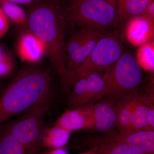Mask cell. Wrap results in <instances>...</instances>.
I'll return each instance as SVG.
<instances>
[{
  "instance_id": "cell-11",
  "label": "cell",
  "mask_w": 154,
  "mask_h": 154,
  "mask_svg": "<svg viewBox=\"0 0 154 154\" xmlns=\"http://www.w3.org/2000/svg\"><path fill=\"white\" fill-rule=\"evenodd\" d=\"M91 151L95 154H146L125 143L113 134L105 138L90 141Z\"/></svg>"
},
{
  "instance_id": "cell-3",
  "label": "cell",
  "mask_w": 154,
  "mask_h": 154,
  "mask_svg": "<svg viewBox=\"0 0 154 154\" xmlns=\"http://www.w3.org/2000/svg\"><path fill=\"white\" fill-rule=\"evenodd\" d=\"M121 40L109 33L98 42L85 60L73 69L66 71L63 82L66 90L73 88L78 80L92 74L106 71L117 61L123 53Z\"/></svg>"
},
{
  "instance_id": "cell-28",
  "label": "cell",
  "mask_w": 154,
  "mask_h": 154,
  "mask_svg": "<svg viewBox=\"0 0 154 154\" xmlns=\"http://www.w3.org/2000/svg\"><path fill=\"white\" fill-rule=\"evenodd\" d=\"M82 154H95L94 152L90 151L87 152L85 153Z\"/></svg>"
},
{
  "instance_id": "cell-26",
  "label": "cell",
  "mask_w": 154,
  "mask_h": 154,
  "mask_svg": "<svg viewBox=\"0 0 154 154\" xmlns=\"http://www.w3.org/2000/svg\"><path fill=\"white\" fill-rule=\"evenodd\" d=\"M43 154H68L66 150L63 148L53 149L48 151L45 152Z\"/></svg>"
},
{
  "instance_id": "cell-2",
  "label": "cell",
  "mask_w": 154,
  "mask_h": 154,
  "mask_svg": "<svg viewBox=\"0 0 154 154\" xmlns=\"http://www.w3.org/2000/svg\"><path fill=\"white\" fill-rule=\"evenodd\" d=\"M51 77L44 69H23L0 95V125L37 104L48 105Z\"/></svg>"
},
{
  "instance_id": "cell-10",
  "label": "cell",
  "mask_w": 154,
  "mask_h": 154,
  "mask_svg": "<svg viewBox=\"0 0 154 154\" xmlns=\"http://www.w3.org/2000/svg\"><path fill=\"white\" fill-rule=\"evenodd\" d=\"M125 31L130 43L140 46L153 37L154 22L142 15L137 16L126 22Z\"/></svg>"
},
{
  "instance_id": "cell-30",
  "label": "cell",
  "mask_w": 154,
  "mask_h": 154,
  "mask_svg": "<svg viewBox=\"0 0 154 154\" xmlns=\"http://www.w3.org/2000/svg\"><path fill=\"white\" fill-rule=\"evenodd\" d=\"M3 131H2L0 129V140H1V137H2V134Z\"/></svg>"
},
{
  "instance_id": "cell-25",
  "label": "cell",
  "mask_w": 154,
  "mask_h": 154,
  "mask_svg": "<svg viewBox=\"0 0 154 154\" xmlns=\"http://www.w3.org/2000/svg\"><path fill=\"white\" fill-rule=\"evenodd\" d=\"M41 0H0V5L4 3H11L21 5H31Z\"/></svg>"
},
{
  "instance_id": "cell-1",
  "label": "cell",
  "mask_w": 154,
  "mask_h": 154,
  "mask_svg": "<svg viewBox=\"0 0 154 154\" xmlns=\"http://www.w3.org/2000/svg\"><path fill=\"white\" fill-rule=\"evenodd\" d=\"M30 6L26 27L44 42L51 63L63 83L67 71L63 12L56 0H41Z\"/></svg>"
},
{
  "instance_id": "cell-14",
  "label": "cell",
  "mask_w": 154,
  "mask_h": 154,
  "mask_svg": "<svg viewBox=\"0 0 154 154\" xmlns=\"http://www.w3.org/2000/svg\"><path fill=\"white\" fill-rule=\"evenodd\" d=\"M152 0H116L118 22L126 23L129 19L140 16Z\"/></svg>"
},
{
  "instance_id": "cell-27",
  "label": "cell",
  "mask_w": 154,
  "mask_h": 154,
  "mask_svg": "<svg viewBox=\"0 0 154 154\" xmlns=\"http://www.w3.org/2000/svg\"><path fill=\"white\" fill-rule=\"evenodd\" d=\"M5 87L6 86L4 85V83L2 81L0 80V95L2 93L3 91H4V89L5 88Z\"/></svg>"
},
{
  "instance_id": "cell-5",
  "label": "cell",
  "mask_w": 154,
  "mask_h": 154,
  "mask_svg": "<svg viewBox=\"0 0 154 154\" xmlns=\"http://www.w3.org/2000/svg\"><path fill=\"white\" fill-rule=\"evenodd\" d=\"M105 88L98 99L108 95L124 94L135 90L142 80L140 67L136 58L124 53L103 75Z\"/></svg>"
},
{
  "instance_id": "cell-6",
  "label": "cell",
  "mask_w": 154,
  "mask_h": 154,
  "mask_svg": "<svg viewBox=\"0 0 154 154\" xmlns=\"http://www.w3.org/2000/svg\"><path fill=\"white\" fill-rule=\"evenodd\" d=\"M47 106L42 104L32 106L5 129L25 146L28 154L34 153L42 144L46 129L44 116Z\"/></svg>"
},
{
  "instance_id": "cell-9",
  "label": "cell",
  "mask_w": 154,
  "mask_h": 154,
  "mask_svg": "<svg viewBox=\"0 0 154 154\" xmlns=\"http://www.w3.org/2000/svg\"><path fill=\"white\" fill-rule=\"evenodd\" d=\"M55 125L69 131L94 128L92 106L66 110L57 119Z\"/></svg>"
},
{
  "instance_id": "cell-24",
  "label": "cell",
  "mask_w": 154,
  "mask_h": 154,
  "mask_svg": "<svg viewBox=\"0 0 154 154\" xmlns=\"http://www.w3.org/2000/svg\"><path fill=\"white\" fill-rule=\"evenodd\" d=\"M154 109L153 106L149 107L148 113L147 128V130L154 131Z\"/></svg>"
},
{
  "instance_id": "cell-19",
  "label": "cell",
  "mask_w": 154,
  "mask_h": 154,
  "mask_svg": "<svg viewBox=\"0 0 154 154\" xmlns=\"http://www.w3.org/2000/svg\"><path fill=\"white\" fill-rule=\"evenodd\" d=\"M136 59L140 66L146 70L153 71L154 42H148L141 45L138 50Z\"/></svg>"
},
{
  "instance_id": "cell-23",
  "label": "cell",
  "mask_w": 154,
  "mask_h": 154,
  "mask_svg": "<svg viewBox=\"0 0 154 154\" xmlns=\"http://www.w3.org/2000/svg\"><path fill=\"white\" fill-rule=\"evenodd\" d=\"M141 15L154 22V2L152 1L146 8Z\"/></svg>"
},
{
  "instance_id": "cell-29",
  "label": "cell",
  "mask_w": 154,
  "mask_h": 154,
  "mask_svg": "<svg viewBox=\"0 0 154 154\" xmlns=\"http://www.w3.org/2000/svg\"><path fill=\"white\" fill-rule=\"evenodd\" d=\"M109 1H110L111 2L113 3V4L116 5V0H109Z\"/></svg>"
},
{
  "instance_id": "cell-31",
  "label": "cell",
  "mask_w": 154,
  "mask_h": 154,
  "mask_svg": "<svg viewBox=\"0 0 154 154\" xmlns=\"http://www.w3.org/2000/svg\"><path fill=\"white\" fill-rule=\"evenodd\" d=\"M154 154V153H151V154Z\"/></svg>"
},
{
  "instance_id": "cell-16",
  "label": "cell",
  "mask_w": 154,
  "mask_h": 154,
  "mask_svg": "<svg viewBox=\"0 0 154 154\" xmlns=\"http://www.w3.org/2000/svg\"><path fill=\"white\" fill-rule=\"evenodd\" d=\"M140 99L139 97H133L122 102L115 107L116 115L115 126L118 127L119 132L128 130L134 110Z\"/></svg>"
},
{
  "instance_id": "cell-21",
  "label": "cell",
  "mask_w": 154,
  "mask_h": 154,
  "mask_svg": "<svg viewBox=\"0 0 154 154\" xmlns=\"http://www.w3.org/2000/svg\"><path fill=\"white\" fill-rule=\"evenodd\" d=\"M14 70V61L11 54L0 45V80L11 75Z\"/></svg>"
},
{
  "instance_id": "cell-13",
  "label": "cell",
  "mask_w": 154,
  "mask_h": 154,
  "mask_svg": "<svg viewBox=\"0 0 154 154\" xmlns=\"http://www.w3.org/2000/svg\"><path fill=\"white\" fill-rule=\"evenodd\" d=\"M91 106L94 128L101 132H106L115 126L116 121L115 107L105 102Z\"/></svg>"
},
{
  "instance_id": "cell-4",
  "label": "cell",
  "mask_w": 154,
  "mask_h": 154,
  "mask_svg": "<svg viewBox=\"0 0 154 154\" xmlns=\"http://www.w3.org/2000/svg\"><path fill=\"white\" fill-rule=\"evenodd\" d=\"M66 18L85 28L106 30L118 24L116 5L109 0H68Z\"/></svg>"
},
{
  "instance_id": "cell-8",
  "label": "cell",
  "mask_w": 154,
  "mask_h": 154,
  "mask_svg": "<svg viewBox=\"0 0 154 154\" xmlns=\"http://www.w3.org/2000/svg\"><path fill=\"white\" fill-rule=\"evenodd\" d=\"M17 50L21 60L30 63L38 62L47 54V48L44 42L29 30L19 37Z\"/></svg>"
},
{
  "instance_id": "cell-17",
  "label": "cell",
  "mask_w": 154,
  "mask_h": 154,
  "mask_svg": "<svg viewBox=\"0 0 154 154\" xmlns=\"http://www.w3.org/2000/svg\"><path fill=\"white\" fill-rule=\"evenodd\" d=\"M149 106L144 99L140 98L134 110L129 128L124 132L147 130Z\"/></svg>"
},
{
  "instance_id": "cell-7",
  "label": "cell",
  "mask_w": 154,
  "mask_h": 154,
  "mask_svg": "<svg viewBox=\"0 0 154 154\" xmlns=\"http://www.w3.org/2000/svg\"><path fill=\"white\" fill-rule=\"evenodd\" d=\"M109 33L106 30L91 28H85L74 33L65 43L67 71L82 63L99 41Z\"/></svg>"
},
{
  "instance_id": "cell-20",
  "label": "cell",
  "mask_w": 154,
  "mask_h": 154,
  "mask_svg": "<svg viewBox=\"0 0 154 154\" xmlns=\"http://www.w3.org/2000/svg\"><path fill=\"white\" fill-rule=\"evenodd\" d=\"M0 5L9 20L20 26H26L27 12L19 5L14 3H4Z\"/></svg>"
},
{
  "instance_id": "cell-18",
  "label": "cell",
  "mask_w": 154,
  "mask_h": 154,
  "mask_svg": "<svg viewBox=\"0 0 154 154\" xmlns=\"http://www.w3.org/2000/svg\"><path fill=\"white\" fill-rule=\"evenodd\" d=\"M0 154H28L27 149L12 135L3 131L0 140Z\"/></svg>"
},
{
  "instance_id": "cell-15",
  "label": "cell",
  "mask_w": 154,
  "mask_h": 154,
  "mask_svg": "<svg viewBox=\"0 0 154 154\" xmlns=\"http://www.w3.org/2000/svg\"><path fill=\"white\" fill-rule=\"evenodd\" d=\"M71 131L61 127L54 125L45 130L42 139V144L49 149L62 148L67 143Z\"/></svg>"
},
{
  "instance_id": "cell-12",
  "label": "cell",
  "mask_w": 154,
  "mask_h": 154,
  "mask_svg": "<svg viewBox=\"0 0 154 154\" xmlns=\"http://www.w3.org/2000/svg\"><path fill=\"white\" fill-rule=\"evenodd\" d=\"M117 136L125 143L144 153H154V131L144 130L119 132V134H117Z\"/></svg>"
},
{
  "instance_id": "cell-22",
  "label": "cell",
  "mask_w": 154,
  "mask_h": 154,
  "mask_svg": "<svg viewBox=\"0 0 154 154\" xmlns=\"http://www.w3.org/2000/svg\"><path fill=\"white\" fill-rule=\"evenodd\" d=\"M10 27L9 19L0 7V39L8 32Z\"/></svg>"
}]
</instances>
